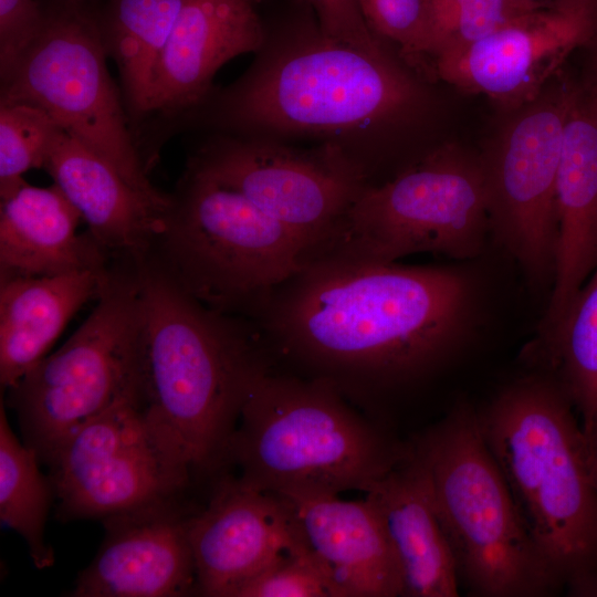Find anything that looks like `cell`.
Masks as SVG:
<instances>
[{"instance_id": "obj_1", "label": "cell", "mask_w": 597, "mask_h": 597, "mask_svg": "<svg viewBox=\"0 0 597 597\" xmlns=\"http://www.w3.org/2000/svg\"><path fill=\"white\" fill-rule=\"evenodd\" d=\"M472 298L471 281L453 268L321 256L275 287L252 321L310 377L362 395L439 365Z\"/></svg>"}, {"instance_id": "obj_2", "label": "cell", "mask_w": 597, "mask_h": 597, "mask_svg": "<svg viewBox=\"0 0 597 597\" xmlns=\"http://www.w3.org/2000/svg\"><path fill=\"white\" fill-rule=\"evenodd\" d=\"M134 266L129 398L189 481L216 473L250 388L271 367L270 348L253 321L203 305L149 256Z\"/></svg>"}, {"instance_id": "obj_3", "label": "cell", "mask_w": 597, "mask_h": 597, "mask_svg": "<svg viewBox=\"0 0 597 597\" xmlns=\"http://www.w3.org/2000/svg\"><path fill=\"white\" fill-rule=\"evenodd\" d=\"M409 451L329 381L271 367L250 388L228 450L237 478L281 495L366 491Z\"/></svg>"}, {"instance_id": "obj_4", "label": "cell", "mask_w": 597, "mask_h": 597, "mask_svg": "<svg viewBox=\"0 0 597 597\" xmlns=\"http://www.w3.org/2000/svg\"><path fill=\"white\" fill-rule=\"evenodd\" d=\"M573 407L556 380L528 377L476 411L521 519L564 586L597 570V491Z\"/></svg>"}, {"instance_id": "obj_5", "label": "cell", "mask_w": 597, "mask_h": 597, "mask_svg": "<svg viewBox=\"0 0 597 597\" xmlns=\"http://www.w3.org/2000/svg\"><path fill=\"white\" fill-rule=\"evenodd\" d=\"M410 444L428 474L459 582L470 593L541 597L564 586L524 525L474 409L454 407Z\"/></svg>"}, {"instance_id": "obj_6", "label": "cell", "mask_w": 597, "mask_h": 597, "mask_svg": "<svg viewBox=\"0 0 597 597\" xmlns=\"http://www.w3.org/2000/svg\"><path fill=\"white\" fill-rule=\"evenodd\" d=\"M420 93L387 54L320 32L256 62L223 94L220 118L242 130L344 133L404 116Z\"/></svg>"}, {"instance_id": "obj_7", "label": "cell", "mask_w": 597, "mask_h": 597, "mask_svg": "<svg viewBox=\"0 0 597 597\" xmlns=\"http://www.w3.org/2000/svg\"><path fill=\"white\" fill-rule=\"evenodd\" d=\"M147 256L203 305L251 321L308 261L285 227L239 191L189 168Z\"/></svg>"}, {"instance_id": "obj_8", "label": "cell", "mask_w": 597, "mask_h": 597, "mask_svg": "<svg viewBox=\"0 0 597 597\" xmlns=\"http://www.w3.org/2000/svg\"><path fill=\"white\" fill-rule=\"evenodd\" d=\"M489 232L481 156L449 144L391 180L369 184L316 258L397 262L436 253L465 260L481 253Z\"/></svg>"}, {"instance_id": "obj_9", "label": "cell", "mask_w": 597, "mask_h": 597, "mask_svg": "<svg viewBox=\"0 0 597 597\" xmlns=\"http://www.w3.org/2000/svg\"><path fill=\"white\" fill-rule=\"evenodd\" d=\"M77 4L66 1L45 13L39 34L1 77L0 102L41 107L133 187L164 197L148 178L123 95L108 73L100 25Z\"/></svg>"}, {"instance_id": "obj_10", "label": "cell", "mask_w": 597, "mask_h": 597, "mask_svg": "<svg viewBox=\"0 0 597 597\" xmlns=\"http://www.w3.org/2000/svg\"><path fill=\"white\" fill-rule=\"evenodd\" d=\"M96 300L67 342L8 389L23 442L48 464L76 429L129 395L137 315L134 263L115 262Z\"/></svg>"}, {"instance_id": "obj_11", "label": "cell", "mask_w": 597, "mask_h": 597, "mask_svg": "<svg viewBox=\"0 0 597 597\" xmlns=\"http://www.w3.org/2000/svg\"><path fill=\"white\" fill-rule=\"evenodd\" d=\"M575 85L553 83L509 112L481 155L490 231L537 285L552 284L556 245V181Z\"/></svg>"}, {"instance_id": "obj_12", "label": "cell", "mask_w": 597, "mask_h": 597, "mask_svg": "<svg viewBox=\"0 0 597 597\" xmlns=\"http://www.w3.org/2000/svg\"><path fill=\"white\" fill-rule=\"evenodd\" d=\"M188 168L239 191L285 227L308 261L326 249L369 185L365 167L335 143L300 150L221 137L201 147Z\"/></svg>"}, {"instance_id": "obj_13", "label": "cell", "mask_w": 597, "mask_h": 597, "mask_svg": "<svg viewBox=\"0 0 597 597\" xmlns=\"http://www.w3.org/2000/svg\"><path fill=\"white\" fill-rule=\"evenodd\" d=\"M49 464L62 520L104 519L180 495L190 484L129 395L69 436Z\"/></svg>"}, {"instance_id": "obj_14", "label": "cell", "mask_w": 597, "mask_h": 597, "mask_svg": "<svg viewBox=\"0 0 597 597\" xmlns=\"http://www.w3.org/2000/svg\"><path fill=\"white\" fill-rule=\"evenodd\" d=\"M597 35V0H554L488 35L438 55L432 74L507 112L537 98L576 49Z\"/></svg>"}, {"instance_id": "obj_15", "label": "cell", "mask_w": 597, "mask_h": 597, "mask_svg": "<svg viewBox=\"0 0 597 597\" xmlns=\"http://www.w3.org/2000/svg\"><path fill=\"white\" fill-rule=\"evenodd\" d=\"M189 535L197 594L208 597H232L275 562L308 549L289 500L237 478L221 480L208 505L191 514Z\"/></svg>"}, {"instance_id": "obj_16", "label": "cell", "mask_w": 597, "mask_h": 597, "mask_svg": "<svg viewBox=\"0 0 597 597\" xmlns=\"http://www.w3.org/2000/svg\"><path fill=\"white\" fill-rule=\"evenodd\" d=\"M180 495L104 517V542L70 595L180 597L197 593L189 535L192 513L180 505Z\"/></svg>"}, {"instance_id": "obj_17", "label": "cell", "mask_w": 597, "mask_h": 597, "mask_svg": "<svg viewBox=\"0 0 597 597\" xmlns=\"http://www.w3.org/2000/svg\"><path fill=\"white\" fill-rule=\"evenodd\" d=\"M43 168L111 260L137 262L149 254L164 229L171 195L153 197L136 189L64 129L54 140Z\"/></svg>"}, {"instance_id": "obj_18", "label": "cell", "mask_w": 597, "mask_h": 597, "mask_svg": "<svg viewBox=\"0 0 597 597\" xmlns=\"http://www.w3.org/2000/svg\"><path fill=\"white\" fill-rule=\"evenodd\" d=\"M556 245L542 336L547 343L597 266V104L575 85L556 181Z\"/></svg>"}, {"instance_id": "obj_19", "label": "cell", "mask_w": 597, "mask_h": 597, "mask_svg": "<svg viewBox=\"0 0 597 597\" xmlns=\"http://www.w3.org/2000/svg\"><path fill=\"white\" fill-rule=\"evenodd\" d=\"M263 42L252 0H186L157 62L147 115L174 117L198 107L217 71Z\"/></svg>"}, {"instance_id": "obj_20", "label": "cell", "mask_w": 597, "mask_h": 597, "mask_svg": "<svg viewBox=\"0 0 597 597\" xmlns=\"http://www.w3.org/2000/svg\"><path fill=\"white\" fill-rule=\"evenodd\" d=\"M364 499L378 517L399 567L404 597L459 595L455 562L434 506L428 474L411 444Z\"/></svg>"}, {"instance_id": "obj_21", "label": "cell", "mask_w": 597, "mask_h": 597, "mask_svg": "<svg viewBox=\"0 0 597 597\" xmlns=\"http://www.w3.org/2000/svg\"><path fill=\"white\" fill-rule=\"evenodd\" d=\"M283 496L292 504L305 544L338 597L402 596L398 564L365 499L347 501L325 493Z\"/></svg>"}, {"instance_id": "obj_22", "label": "cell", "mask_w": 597, "mask_h": 597, "mask_svg": "<svg viewBox=\"0 0 597 597\" xmlns=\"http://www.w3.org/2000/svg\"><path fill=\"white\" fill-rule=\"evenodd\" d=\"M80 212L56 185L23 181L0 205V280L51 276L111 268L106 252L88 234H77Z\"/></svg>"}, {"instance_id": "obj_23", "label": "cell", "mask_w": 597, "mask_h": 597, "mask_svg": "<svg viewBox=\"0 0 597 597\" xmlns=\"http://www.w3.org/2000/svg\"><path fill=\"white\" fill-rule=\"evenodd\" d=\"M112 268V265H111ZM111 268L0 282V383L13 387L46 355L73 315L102 293Z\"/></svg>"}, {"instance_id": "obj_24", "label": "cell", "mask_w": 597, "mask_h": 597, "mask_svg": "<svg viewBox=\"0 0 597 597\" xmlns=\"http://www.w3.org/2000/svg\"><path fill=\"white\" fill-rule=\"evenodd\" d=\"M186 0H111L100 27L106 54L115 61L128 115H147L154 73Z\"/></svg>"}, {"instance_id": "obj_25", "label": "cell", "mask_w": 597, "mask_h": 597, "mask_svg": "<svg viewBox=\"0 0 597 597\" xmlns=\"http://www.w3.org/2000/svg\"><path fill=\"white\" fill-rule=\"evenodd\" d=\"M35 451L18 439L10 428L4 405L0 407V520L25 541L39 569L54 563L44 541V525L54 490L51 479L39 469Z\"/></svg>"}, {"instance_id": "obj_26", "label": "cell", "mask_w": 597, "mask_h": 597, "mask_svg": "<svg viewBox=\"0 0 597 597\" xmlns=\"http://www.w3.org/2000/svg\"><path fill=\"white\" fill-rule=\"evenodd\" d=\"M556 381L583 417V429L597 420V266L545 344Z\"/></svg>"}, {"instance_id": "obj_27", "label": "cell", "mask_w": 597, "mask_h": 597, "mask_svg": "<svg viewBox=\"0 0 597 597\" xmlns=\"http://www.w3.org/2000/svg\"><path fill=\"white\" fill-rule=\"evenodd\" d=\"M540 6L526 0H425L426 69L438 55L465 46Z\"/></svg>"}, {"instance_id": "obj_28", "label": "cell", "mask_w": 597, "mask_h": 597, "mask_svg": "<svg viewBox=\"0 0 597 597\" xmlns=\"http://www.w3.org/2000/svg\"><path fill=\"white\" fill-rule=\"evenodd\" d=\"M63 128L39 106L0 102V195L24 180L32 168H43Z\"/></svg>"}, {"instance_id": "obj_29", "label": "cell", "mask_w": 597, "mask_h": 597, "mask_svg": "<svg viewBox=\"0 0 597 597\" xmlns=\"http://www.w3.org/2000/svg\"><path fill=\"white\" fill-rule=\"evenodd\" d=\"M232 597H338L308 551L290 554L241 585Z\"/></svg>"}, {"instance_id": "obj_30", "label": "cell", "mask_w": 597, "mask_h": 597, "mask_svg": "<svg viewBox=\"0 0 597 597\" xmlns=\"http://www.w3.org/2000/svg\"><path fill=\"white\" fill-rule=\"evenodd\" d=\"M362 14L376 35L396 43L413 65L427 64L425 0H357Z\"/></svg>"}, {"instance_id": "obj_31", "label": "cell", "mask_w": 597, "mask_h": 597, "mask_svg": "<svg viewBox=\"0 0 597 597\" xmlns=\"http://www.w3.org/2000/svg\"><path fill=\"white\" fill-rule=\"evenodd\" d=\"M45 20L36 0H0V74L4 76Z\"/></svg>"}, {"instance_id": "obj_32", "label": "cell", "mask_w": 597, "mask_h": 597, "mask_svg": "<svg viewBox=\"0 0 597 597\" xmlns=\"http://www.w3.org/2000/svg\"><path fill=\"white\" fill-rule=\"evenodd\" d=\"M315 9L321 32L375 55H385L365 21L357 0H307Z\"/></svg>"}, {"instance_id": "obj_33", "label": "cell", "mask_w": 597, "mask_h": 597, "mask_svg": "<svg viewBox=\"0 0 597 597\" xmlns=\"http://www.w3.org/2000/svg\"><path fill=\"white\" fill-rule=\"evenodd\" d=\"M566 587L570 596H597V570L570 580Z\"/></svg>"}, {"instance_id": "obj_34", "label": "cell", "mask_w": 597, "mask_h": 597, "mask_svg": "<svg viewBox=\"0 0 597 597\" xmlns=\"http://www.w3.org/2000/svg\"><path fill=\"white\" fill-rule=\"evenodd\" d=\"M588 460L594 484L597 491V420H595L588 428L584 429Z\"/></svg>"}, {"instance_id": "obj_35", "label": "cell", "mask_w": 597, "mask_h": 597, "mask_svg": "<svg viewBox=\"0 0 597 597\" xmlns=\"http://www.w3.org/2000/svg\"><path fill=\"white\" fill-rule=\"evenodd\" d=\"M589 46L593 48L591 62L588 70L589 74L587 75L585 84L580 86L597 104V35Z\"/></svg>"}, {"instance_id": "obj_36", "label": "cell", "mask_w": 597, "mask_h": 597, "mask_svg": "<svg viewBox=\"0 0 597 597\" xmlns=\"http://www.w3.org/2000/svg\"><path fill=\"white\" fill-rule=\"evenodd\" d=\"M526 1L537 3V4H544V3H547V2H552L554 0H526Z\"/></svg>"}, {"instance_id": "obj_37", "label": "cell", "mask_w": 597, "mask_h": 597, "mask_svg": "<svg viewBox=\"0 0 597 597\" xmlns=\"http://www.w3.org/2000/svg\"><path fill=\"white\" fill-rule=\"evenodd\" d=\"M65 1H67V2H73V3H80V2L83 1V0H65Z\"/></svg>"}, {"instance_id": "obj_38", "label": "cell", "mask_w": 597, "mask_h": 597, "mask_svg": "<svg viewBox=\"0 0 597 597\" xmlns=\"http://www.w3.org/2000/svg\"><path fill=\"white\" fill-rule=\"evenodd\" d=\"M252 1L255 2V1H259V0H252Z\"/></svg>"}]
</instances>
